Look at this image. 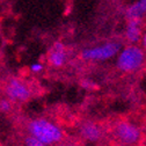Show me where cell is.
I'll return each instance as SVG.
<instances>
[{
	"mask_svg": "<svg viewBox=\"0 0 146 146\" xmlns=\"http://www.w3.org/2000/svg\"><path fill=\"white\" fill-rule=\"evenodd\" d=\"M140 42H141V45H143V48H145V49H146V31H145V34H143V35H141Z\"/></svg>",
	"mask_w": 146,
	"mask_h": 146,
	"instance_id": "obj_14",
	"label": "cell"
},
{
	"mask_svg": "<svg viewBox=\"0 0 146 146\" xmlns=\"http://www.w3.org/2000/svg\"><path fill=\"white\" fill-rule=\"evenodd\" d=\"M111 133L114 139L121 146H136L141 139L140 127L136 123L127 119L117 121L113 125Z\"/></svg>",
	"mask_w": 146,
	"mask_h": 146,
	"instance_id": "obj_4",
	"label": "cell"
},
{
	"mask_svg": "<svg viewBox=\"0 0 146 146\" xmlns=\"http://www.w3.org/2000/svg\"><path fill=\"white\" fill-rule=\"evenodd\" d=\"M1 94L7 96L13 103L20 104L28 102L33 98L34 89L23 78L8 77L1 82Z\"/></svg>",
	"mask_w": 146,
	"mask_h": 146,
	"instance_id": "obj_3",
	"label": "cell"
},
{
	"mask_svg": "<svg viewBox=\"0 0 146 146\" xmlns=\"http://www.w3.org/2000/svg\"><path fill=\"white\" fill-rule=\"evenodd\" d=\"M146 63V52L144 48L130 44L119 50L117 53L116 66L119 71L125 73H132L139 71Z\"/></svg>",
	"mask_w": 146,
	"mask_h": 146,
	"instance_id": "obj_2",
	"label": "cell"
},
{
	"mask_svg": "<svg viewBox=\"0 0 146 146\" xmlns=\"http://www.w3.org/2000/svg\"><path fill=\"white\" fill-rule=\"evenodd\" d=\"M80 135L84 140L90 144H96L102 140L103 131L102 127L94 122H85L80 126Z\"/></svg>",
	"mask_w": 146,
	"mask_h": 146,
	"instance_id": "obj_7",
	"label": "cell"
},
{
	"mask_svg": "<svg viewBox=\"0 0 146 146\" xmlns=\"http://www.w3.org/2000/svg\"><path fill=\"white\" fill-rule=\"evenodd\" d=\"M67 58H68V52H67L65 45L59 42L54 43L49 49L48 56H46L49 65L52 67H56V68L63 67L66 64Z\"/></svg>",
	"mask_w": 146,
	"mask_h": 146,
	"instance_id": "obj_6",
	"label": "cell"
},
{
	"mask_svg": "<svg viewBox=\"0 0 146 146\" xmlns=\"http://www.w3.org/2000/svg\"><path fill=\"white\" fill-rule=\"evenodd\" d=\"M57 146H79L78 144H76L74 141H70V140H62L59 144H57Z\"/></svg>",
	"mask_w": 146,
	"mask_h": 146,
	"instance_id": "obj_13",
	"label": "cell"
},
{
	"mask_svg": "<svg viewBox=\"0 0 146 146\" xmlns=\"http://www.w3.org/2000/svg\"><path fill=\"white\" fill-rule=\"evenodd\" d=\"M43 68H44L43 64H41V63H35V64L31 65L30 71H31L33 73H41V72L43 71Z\"/></svg>",
	"mask_w": 146,
	"mask_h": 146,
	"instance_id": "obj_12",
	"label": "cell"
},
{
	"mask_svg": "<svg viewBox=\"0 0 146 146\" xmlns=\"http://www.w3.org/2000/svg\"><path fill=\"white\" fill-rule=\"evenodd\" d=\"M26 129L28 135H31L50 146L57 145L64 139L62 127L48 118H34L27 123Z\"/></svg>",
	"mask_w": 146,
	"mask_h": 146,
	"instance_id": "obj_1",
	"label": "cell"
},
{
	"mask_svg": "<svg viewBox=\"0 0 146 146\" xmlns=\"http://www.w3.org/2000/svg\"><path fill=\"white\" fill-rule=\"evenodd\" d=\"M14 106L15 103H13L7 96H5L4 94L0 95V113L8 115L14 110Z\"/></svg>",
	"mask_w": 146,
	"mask_h": 146,
	"instance_id": "obj_10",
	"label": "cell"
},
{
	"mask_svg": "<svg viewBox=\"0 0 146 146\" xmlns=\"http://www.w3.org/2000/svg\"><path fill=\"white\" fill-rule=\"evenodd\" d=\"M23 146H50V145H46L45 143L38 140L31 135H27L23 137Z\"/></svg>",
	"mask_w": 146,
	"mask_h": 146,
	"instance_id": "obj_11",
	"label": "cell"
},
{
	"mask_svg": "<svg viewBox=\"0 0 146 146\" xmlns=\"http://www.w3.org/2000/svg\"><path fill=\"white\" fill-rule=\"evenodd\" d=\"M126 17L129 19H140L143 20L146 15V0H137L126 9Z\"/></svg>",
	"mask_w": 146,
	"mask_h": 146,
	"instance_id": "obj_9",
	"label": "cell"
},
{
	"mask_svg": "<svg viewBox=\"0 0 146 146\" xmlns=\"http://www.w3.org/2000/svg\"><path fill=\"white\" fill-rule=\"evenodd\" d=\"M143 20L140 19H129L125 29V37L131 44H137L140 42L143 35Z\"/></svg>",
	"mask_w": 146,
	"mask_h": 146,
	"instance_id": "obj_8",
	"label": "cell"
},
{
	"mask_svg": "<svg viewBox=\"0 0 146 146\" xmlns=\"http://www.w3.org/2000/svg\"><path fill=\"white\" fill-rule=\"evenodd\" d=\"M122 49V44L119 42H107L101 45L87 48L81 51V58L86 62H104L111 59Z\"/></svg>",
	"mask_w": 146,
	"mask_h": 146,
	"instance_id": "obj_5",
	"label": "cell"
}]
</instances>
